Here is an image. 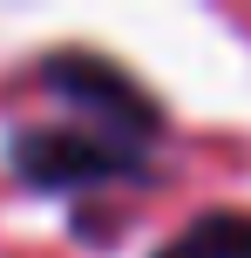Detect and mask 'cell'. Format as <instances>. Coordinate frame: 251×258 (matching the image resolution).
I'll return each mask as SVG.
<instances>
[{"label": "cell", "mask_w": 251, "mask_h": 258, "mask_svg": "<svg viewBox=\"0 0 251 258\" xmlns=\"http://www.w3.org/2000/svg\"><path fill=\"white\" fill-rule=\"evenodd\" d=\"M156 258H251V218L244 211H204L190 231H177Z\"/></svg>", "instance_id": "obj_3"}, {"label": "cell", "mask_w": 251, "mask_h": 258, "mask_svg": "<svg viewBox=\"0 0 251 258\" xmlns=\"http://www.w3.org/2000/svg\"><path fill=\"white\" fill-rule=\"evenodd\" d=\"M14 170L34 190H81V183H116V177H143V150L109 129L68 122V129H21L7 143Z\"/></svg>", "instance_id": "obj_1"}, {"label": "cell", "mask_w": 251, "mask_h": 258, "mask_svg": "<svg viewBox=\"0 0 251 258\" xmlns=\"http://www.w3.org/2000/svg\"><path fill=\"white\" fill-rule=\"evenodd\" d=\"M48 89H61L68 102L81 109L89 129H109V136L136 143V150L156 136V102H149L122 68H109L102 54H61V61H48Z\"/></svg>", "instance_id": "obj_2"}]
</instances>
